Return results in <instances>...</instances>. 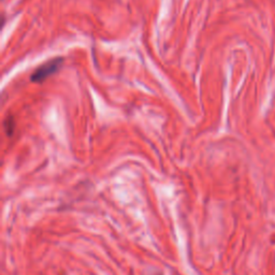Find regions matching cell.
<instances>
[{"instance_id": "cell-1", "label": "cell", "mask_w": 275, "mask_h": 275, "mask_svg": "<svg viewBox=\"0 0 275 275\" xmlns=\"http://www.w3.org/2000/svg\"><path fill=\"white\" fill-rule=\"evenodd\" d=\"M63 62V59L62 57H56V58H53L52 61H48L43 64H41V66L38 67L34 71V73H32L31 78H30L31 82L41 83L42 81L47 79L50 75L57 72L58 69L61 68Z\"/></svg>"}]
</instances>
